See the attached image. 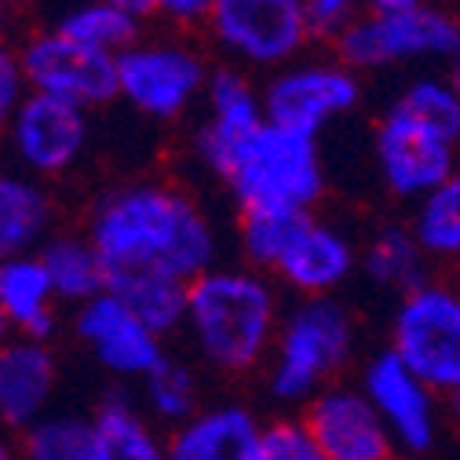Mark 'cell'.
Masks as SVG:
<instances>
[{"instance_id": "cell-1", "label": "cell", "mask_w": 460, "mask_h": 460, "mask_svg": "<svg viewBox=\"0 0 460 460\" xmlns=\"http://www.w3.org/2000/svg\"><path fill=\"white\" fill-rule=\"evenodd\" d=\"M110 281L128 274H168L194 281L219 263V230L194 194L143 180L106 190L84 223Z\"/></svg>"}, {"instance_id": "cell-2", "label": "cell", "mask_w": 460, "mask_h": 460, "mask_svg": "<svg viewBox=\"0 0 460 460\" xmlns=\"http://www.w3.org/2000/svg\"><path fill=\"white\" fill-rule=\"evenodd\" d=\"M281 314L278 289L260 267L216 263L190 281L183 332L205 369L242 376L270 358Z\"/></svg>"}, {"instance_id": "cell-3", "label": "cell", "mask_w": 460, "mask_h": 460, "mask_svg": "<svg viewBox=\"0 0 460 460\" xmlns=\"http://www.w3.org/2000/svg\"><path fill=\"white\" fill-rule=\"evenodd\" d=\"M216 180L230 190L242 212L249 208H300L311 205L325 190V168L318 154V136L263 121L238 150L226 157Z\"/></svg>"}, {"instance_id": "cell-4", "label": "cell", "mask_w": 460, "mask_h": 460, "mask_svg": "<svg viewBox=\"0 0 460 460\" xmlns=\"http://www.w3.org/2000/svg\"><path fill=\"white\" fill-rule=\"evenodd\" d=\"M355 351V322L332 296H307L281 314L267 358V391L281 406L307 402L336 380Z\"/></svg>"}, {"instance_id": "cell-5", "label": "cell", "mask_w": 460, "mask_h": 460, "mask_svg": "<svg viewBox=\"0 0 460 460\" xmlns=\"http://www.w3.org/2000/svg\"><path fill=\"white\" fill-rule=\"evenodd\" d=\"M340 63L351 70H384L406 63H456L460 19L435 4H413L402 12H362L336 37Z\"/></svg>"}, {"instance_id": "cell-6", "label": "cell", "mask_w": 460, "mask_h": 460, "mask_svg": "<svg viewBox=\"0 0 460 460\" xmlns=\"http://www.w3.org/2000/svg\"><path fill=\"white\" fill-rule=\"evenodd\" d=\"M391 351L435 394L460 398V289L449 281H424L398 300Z\"/></svg>"}, {"instance_id": "cell-7", "label": "cell", "mask_w": 460, "mask_h": 460, "mask_svg": "<svg viewBox=\"0 0 460 460\" xmlns=\"http://www.w3.org/2000/svg\"><path fill=\"white\" fill-rule=\"evenodd\" d=\"M208 66L201 51L183 40H136L118 55V95L150 121H180L205 99Z\"/></svg>"}, {"instance_id": "cell-8", "label": "cell", "mask_w": 460, "mask_h": 460, "mask_svg": "<svg viewBox=\"0 0 460 460\" xmlns=\"http://www.w3.org/2000/svg\"><path fill=\"white\" fill-rule=\"evenodd\" d=\"M380 176L398 198H428L453 176H460V143L424 121L402 99H394L373 132Z\"/></svg>"}, {"instance_id": "cell-9", "label": "cell", "mask_w": 460, "mask_h": 460, "mask_svg": "<svg viewBox=\"0 0 460 460\" xmlns=\"http://www.w3.org/2000/svg\"><path fill=\"white\" fill-rule=\"evenodd\" d=\"M205 26L230 59L252 70L296 63L314 37L300 0H216Z\"/></svg>"}, {"instance_id": "cell-10", "label": "cell", "mask_w": 460, "mask_h": 460, "mask_svg": "<svg viewBox=\"0 0 460 460\" xmlns=\"http://www.w3.org/2000/svg\"><path fill=\"white\" fill-rule=\"evenodd\" d=\"M19 63L33 92L66 99L81 110L106 106L118 95V55L88 48L59 26L33 33L19 48Z\"/></svg>"}, {"instance_id": "cell-11", "label": "cell", "mask_w": 460, "mask_h": 460, "mask_svg": "<svg viewBox=\"0 0 460 460\" xmlns=\"http://www.w3.org/2000/svg\"><path fill=\"white\" fill-rule=\"evenodd\" d=\"M362 99L358 70L348 63H289L274 70V77L263 88V110L267 121L296 128L307 136H318L332 121L348 118Z\"/></svg>"}, {"instance_id": "cell-12", "label": "cell", "mask_w": 460, "mask_h": 460, "mask_svg": "<svg viewBox=\"0 0 460 460\" xmlns=\"http://www.w3.org/2000/svg\"><path fill=\"white\" fill-rule=\"evenodd\" d=\"M15 164L33 180H55L81 161L88 146V110L44 92H26L4 128Z\"/></svg>"}, {"instance_id": "cell-13", "label": "cell", "mask_w": 460, "mask_h": 460, "mask_svg": "<svg viewBox=\"0 0 460 460\" xmlns=\"http://www.w3.org/2000/svg\"><path fill=\"white\" fill-rule=\"evenodd\" d=\"M74 336L81 348L118 380H143L168 351L164 336L154 332L118 293H99L74 307Z\"/></svg>"}, {"instance_id": "cell-14", "label": "cell", "mask_w": 460, "mask_h": 460, "mask_svg": "<svg viewBox=\"0 0 460 460\" xmlns=\"http://www.w3.org/2000/svg\"><path fill=\"white\" fill-rule=\"evenodd\" d=\"M325 460H391L394 438L362 387L329 384L300 413Z\"/></svg>"}, {"instance_id": "cell-15", "label": "cell", "mask_w": 460, "mask_h": 460, "mask_svg": "<svg viewBox=\"0 0 460 460\" xmlns=\"http://www.w3.org/2000/svg\"><path fill=\"white\" fill-rule=\"evenodd\" d=\"M362 391L369 394L380 420L387 424V431L394 438V449L428 453L435 446V438H438L435 391L394 351H380L366 366Z\"/></svg>"}, {"instance_id": "cell-16", "label": "cell", "mask_w": 460, "mask_h": 460, "mask_svg": "<svg viewBox=\"0 0 460 460\" xmlns=\"http://www.w3.org/2000/svg\"><path fill=\"white\" fill-rule=\"evenodd\" d=\"M201 102H205V121L198 128L194 150L201 164L216 176L226 164V157L238 150V143L249 139L267 121V110H263V92L242 70L230 66L208 77Z\"/></svg>"}, {"instance_id": "cell-17", "label": "cell", "mask_w": 460, "mask_h": 460, "mask_svg": "<svg viewBox=\"0 0 460 460\" xmlns=\"http://www.w3.org/2000/svg\"><path fill=\"white\" fill-rule=\"evenodd\" d=\"M59 387V362L48 340L12 336L0 343V428L26 431L44 413Z\"/></svg>"}, {"instance_id": "cell-18", "label": "cell", "mask_w": 460, "mask_h": 460, "mask_svg": "<svg viewBox=\"0 0 460 460\" xmlns=\"http://www.w3.org/2000/svg\"><path fill=\"white\" fill-rule=\"evenodd\" d=\"M355 260H358L355 245L348 242L343 230H336L332 223H325L318 216H307L270 274L289 285L300 300L332 296L340 285L351 278Z\"/></svg>"}, {"instance_id": "cell-19", "label": "cell", "mask_w": 460, "mask_h": 460, "mask_svg": "<svg viewBox=\"0 0 460 460\" xmlns=\"http://www.w3.org/2000/svg\"><path fill=\"white\" fill-rule=\"evenodd\" d=\"M263 428L242 402H208L168 431V460H260Z\"/></svg>"}, {"instance_id": "cell-20", "label": "cell", "mask_w": 460, "mask_h": 460, "mask_svg": "<svg viewBox=\"0 0 460 460\" xmlns=\"http://www.w3.org/2000/svg\"><path fill=\"white\" fill-rule=\"evenodd\" d=\"M59 307L63 300L37 252L0 263V314H4L12 336L51 340L59 329Z\"/></svg>"}, {"instance_id": "cell-21", "label": "cell", "mask_w": 460, "mask_h": 460, "mask_svg": "<svg viewBox=\"0 0 460 460\" xmlns=\"http://www.w3.org/2000/svg\"><path fill=\"white\" fill-rule=\"evenodd\" d=\"M55 205L40 180L22 168H0V263L37 252L51 238Z\"/></svg>"}, {"instance_id": "cell-22", "label": "cell", "mask_w": 460, "mask_h": 460, "mask_svg": "<svg viewBox=\"0 0 460 460\" xmlns=\"http://www.w3.org/2000/svg\"><path fill=\"white\" fill-rule=\"evenodd\" d=\"M92 460H168V435L125 394H106L92 410Z\"/></svg>"}, {"instance_id": "cell-23", "label": "cell", "mask_w": 460, "mask_h": 460, "mask_svg": "<svg viewBox=\"0 0 460 460\" xmlns=\"http://www.w3.org/2000/svg\"><path fill=\"white\" fill-rule=\"evenodd\" d=\"M37 256L63 304L81 307L92 296L106 293V263L88 242V234H51L37 249Z\"/></svg>"}, {"instance_id": "cell-24", "label": "cell", "mask_w": 460, "mask_h": 460, "mask_svg": "<svg viewBox=\"0 0 460 460\" xmlns=\"http://www.w3.org/2000/svg\"><path fill=\"white\" fill-rule=\"evenodd\" d=\"M110 293H118L164 340L187 325L190 281L168 278V274H128V278L110 281Z\"/></svg>"}, {"instance_id": "cell-25", "label": "cell", "mask_w": 460, "mask_h": 460, "mask_svg": "<svg viewBox=\"0 0 460 460\" xmlns=\"http://www.w3.org/2000/svg\"><path fill=\"white\" fill-rule=\"evenodd\" d=\"M139 398L143 410L164 424V428H180L201 410V376L190 362L164 355L143 380H139Z\"/></svg>"}, {"instance_id": "cell-26", "label": "cell", "mask_w": 460, "mask_h": 460, "mask_svg": "<svg viewBox=\"0 0 460 460\" xmlns=\"http://www.w3.org/2000/svg\"><path fill=\"white\" fill-rule=\"evenodd\" d=\"M362 267L380 289H394L402 296L428 281V252L420 249L417 234L406 226H384L366 245Z\"/></svg>"}, {"instance_id": "cell-27", "label": "cell", "mask_w": 460, "mask_h": 460, "mask_svg": "<svg viewBox=\"0 0 460 460\" xmlns=\"http://www.w3.org/2000/svg\"><path fill=\"white\" fill-rule=\"evenodd\" d=\"M92 417L81 413H44L19 431V460H92Z\"/></svg>"}, {"instance_id": "cell-28", "label": "cell", "mask_w": 460, "mask_h": 460, "mask_svg": "<svg viewBox=\"0 0 460 460\" xmlns=\"http://www.w3.org/2000/svg\"><path fill=\"white\" fill-rule=\"evenodd\" d=\"M55 26L70 33L74 40L110 51V55H121L125 48H132L139 40V19L128 15L125 8H118L113 0H84V4L70 8Z\"/></svg>"}, {"instance_id": "cell-29", "label": "cell", "mask_w": 460, "mask_h": 460, "mask_svg": "<svg viewBox=\"0 0 460 460\" xmlns=\"http://www.w3.org/2000/svg\"><path fill=\"white\" fill-rule=\"evenodd\" d=\"M311 212L300 208H249L238 219V245L249 267L274 270L281 252L289 249L293 234Z\"/></svg>"}, {"instance_id": "cell-30", "label": "cell", "mask_w": 460, "mask_h": 460, "mask_svg": "<svg viewBox=\"0 0 460 460\" xmlns=\"http://www.w3.org/2000/svg\"><path fill=\"white\" fill-rule=\"evenodd\" d=\"M413 234L428 260H460V176L417 201Z\"/></svg>"}, {"instance_id": "cell-31", "label": "cell", "mask_w": 460, "mask_h": 460, "mask_svg": "<svg viewBox=\"0 0 460 460\" xmlns=\"http://www.w3.org/2000/svg\"><path fill=\"white\" fill-rule=\"evenodd\" d=\"M413 113H420L424 121H431L435 128H442L453 143H460V88L453 84V77H417L413 84L402 88L398 95Z\"/></svg>"}, {"instance_id": "cell-32", "label": "cell", "mask_w": 460, "mask_h": 460, "mask_svg": "<svg viewBox=\"0 0 460 460\" xmlns=\"http://www.w3.org/2000/svg\"><path fill=\"white\" fill-rule=\"evenodd\" d=\"M260 460H325V456L300 417H281V420H267Z\"/></svg>"}, {"instance_id": "cell-33", "label": "cell", "mask_w": 460, "mask_h": 460, "mask_svg": "<svg viewBox=\"0 0 460 460\" xmlns=\"http://www.w3.org/2000/svg\"><path fill=\"white\" fill-rule=\"evenodd\" d=\"M300 8L311 22V33L314 37H340L348 30L362 12V0H300Z\"/></svg>"}, {"instance_id": "cell-34", "label": "cell", "mask_w": 460, "mask_h": 460, "mask_svg": "<svg viewBox=\"0 0 460 460\" xmlns=\"http://www.w3.org/2000/svg\"><path fill=\"white\" fill-rule=\"evenodd\" d=\"M26 92H30V84H26V74L19 63V51L0 44V132H4L8 121L15 118V110L26 99Z\"/></svg>"}, {"instance_id": "cell-35", "label": "cell", "mask_w": 460, "mask_h": 460, "mask_svg": "<svg viewBox=\"0 0 460 460\" xmlns=\"http://www.w3.org/2000/svg\"><path fill=\"white\" fill-rule=\"evenodd\" d=\"M212 8H216V0H157V15L180 22V26L208 22Z\"/></svg>"}, {"instance_id": "cell-36", "label": "cell", "mask_w": 460, "mask_h": 460, "mask_svg": "<svg viewBox=\"0 0 460 460\" xmlns=\"http://www.w3.org/2000/svg\"><path fill=\"white\" fill-rule=\"evenodd\" d=\"M118 8H125L128 15H136L139 22L143 19H150V15H157V0H113Z\"/></svg>"}, {"instance_id": "cell-37", "label": "cell", "mask_w": 460, "mask_h": 460, "mask_svg": "<svg viewBox=\"0 0 460 460\" xmlns=\"http://www.w3.org/2000/svg\"><path fill=\"white\" fill-rule=\"evenodd\" d=\"M0 460H19V449L8 438H0Z\"/></svg>"}, {"instance_id": "cell-38", "label": "cell", "mask_w": 460, "mask_h": 460, "mask_svg": "<svg viewBox=\"0 0 460 460\" xmlns=\"http://www.w3.org/2000/svg\"><path fill=\"white\" fill-rule=\"evenodd\" d=\"M8 37V4H0V44Z\"/></svg>"}, {"instance_id": "cell-39", "label": "cell", "mask_w": 460, "mask_h": 460, "mask_svg": "<svg viewBox=\"0 0 460 460\" xmlns=\"http://www.w3.org/2000/svg\"><path fill=\"white\" fill-rule=\"evenodd\" d=\"M12 340V329H8V322H4V314H0V343H8Z\"/></svg>"}, {"instance_id": "cell-40", "label": "cell", "mask_w": 460, "mask_h": 460, "mask_svg": "<svg viewBox=\"0 0 460 460\" xmlns=\"http://www.w3.org/2000/svg\"><path fill=\"white\" fill-rule=\"evenodd\" d=\"M449 77H453V84H456V88H460V59H456V63H453V74H449Z\"/></svg>"}, {"instance_id": "cell-41", "label": "cell", "mask_w": 460, "mask_h": 460, "mask_svg": "<svg viewBox=\"0 0 460 460\" xmlns=\"http://www.w3.org/2000/svg\"><path fill=\"white\" fill-rule=\"evenodd\" d=\"M0 4H8V8H12V4H22V0H0Z\"/></svg>"}]
</instances>
